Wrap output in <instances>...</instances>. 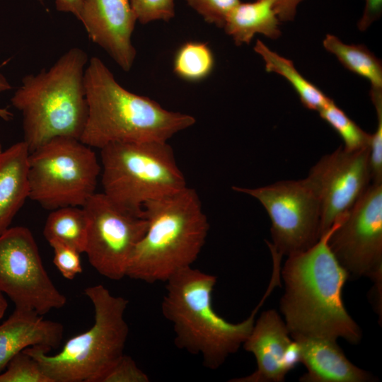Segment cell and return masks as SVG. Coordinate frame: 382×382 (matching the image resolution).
I'll list each match as a JSON object with an SVG mask.
<instances>
[{"label": "cell", "mask_w": 382, "mask_h": 382, "mask_svg": "<svg viewBox=\"0 0 382 382\" xmlns=\"http://www.w3.org/2000/svg\"><path fill=\"white\" fill-rule=\"evenodd\" d=\"M340 221L311 248L289 256L284 263V292L279 307L290 335L342 338L354 345L361 340L360 328L342 301V291L348 275L328 243Z\"/></svg>", "instance_id": "cell-1"}, {"label": "cell", "mask_w": 382, "mask_h": 382, "mask_svg": "<svg viewBox=\"0 0 382 382\" xmlns=\"http://www.w3.org/2000/svg\"><path fill=\"white\" fill-rule=\"evenodd\" d=\"M88 116L79 140L101 149L113 143L168 141L196 122L187 114L168 110L156 101L129 91L97 57L85 69Z\"/></svg>", "instance_id": "cell-2"}, {"label": "cell", "mask_w": 382, "mask_h": 382, "mask_svg": "<svg viewBox=\"0 0 382 382\" xmlns=\"http://www.w3.org/2000/svg\"><path fill=\"white\" fill-rule=\"evenodd\" d=\"M217 277L191 267L180 270L166 283L161 312L173 325L177 347L199 355L209 369H219L236 353L249 335L257 311L272 288L243 321L233 323L220 316L212 305Z\"/></svg>", "instance_id": "cell-3"}, {"label": "cell", "mask_w": 382, "mask_h": 382, "mask_svg": "<svg viewBox=\"0 0 382 382\" xmlns=\"http://www.w3.org/2000/svg\"><path fill=\"white\" fill-rule=\"evenodd\" d=\"M143 215L147 228L131 255L126 277L166 282L197 260L209 231L207 216L197 191L187 186L146 202Z\"/></svg>", "instance_id": "cell-4"}, {"label": "cell", "mask_w": 382, "mask_h": 382, "mask_svg": "<svg viewBox=\"0 0 382 382\" xmlns=\"http://www.w3.org/2000/svg\"><path fill=\"white\" fill-rule=\"evenodd\" d=\"M87 53L70 48L49 69L23 76L11 98L23 116L30 153L59 137L79 139L88 116L84 83Z\"/></svg>", "instance_id": "cell-5"}, {"label": "cell", "mask_w": 382, "mask_h": 382, "mask_svg": "<svg viewBox=\"0 0 382 382\" xmlns=\"http://www.w3.org/2000/svg\"><path fill=\"white\" fill-rule=\"evenodd\" d=\"M94 309L93 325L69 339L50 355L33 347L23 351L35 358L52 382H100L124 354L129 328L125 318L129 301L112 295L102 284L84 289Z\"/></svg>", "instance_id": "cell-6"}, {"label": "cell", "mask_w": 382, "mask_h": 382, "mask_svg": "<svg viewBox=\"0 0 382 382\" xmlns=\"http://www.w3.org/2000/svg\"><path fill=\"white\" fill-rule=\"evenodd\" d=\"M103 193L137 215L146 202L185 188L168 141L113 143L100 149Z\"/></svg>", "instance_id": "cell-7"}, {"label": "cell", "mask_w": 382, "mask_h": 382, "mask_svg": "<svg viewBox=\"0 0 382 382\" xmlns=\"http://www.w3.org/2000/svg\"><path fill=\"white\" fill-rule=\"evenodd\" d=\"M101 166L79 139L54 138L30 153L29 198L44 209L83 207L96 193Z\"/></svg>", "instance_id": "cell-8"}, {"label": "cell", "mask_w": 382, "mask_h": 382, "mask_svg": "<svg viewBox=\"0 0 382 382\" xmlns=\"http://www.w3.org/2000/svg\"><path fill=\"white\" fill-rule=\"evenodd\" d=\"M232 189L255 198L263 206L271 221L272 243H267L281 256L303 253L320 239V202L306 178Z\"/></svg>", "instance_id": "cell-9"}, {"label": "cell", "mask_w": 382, "mask_h": 382, "mask_svg": "<svg viewBox=\"0 0 382 382\" xmlns=\"http://www.w3.org/2000/svg\"><path fill=\"white\" fill-rule=\"evenodd\" d=\"M0 291L16 307L30 308L42 316L66 303L45 270L27 227H10L0 235Z\"/></svg>", "instance_id": "cell-10"}, {"label": "cell", "mask_w": 382, "mask_h": 382, "mask_svg": "<svg viewBox=\"0 0 382 382\" xmlns=\"http://www.w3.org/2000/svg\"><path fill=\"white\" fill-rule=\"evenodd\" d=\"M328 245L348 279L382 284V183H372L331 233Z\"/></svg>", "instance_id": "cell-11"}, {"label": "cell", "mask_w": 382, "mask_h": 382, "mask_svg": "<svg viewBox=\"0 0 382 382\" xmlns=\"http://www.w3.org/2000/svg\"><path fill=\"white\" fill-rule=\"evenodd\" d=\"M83 208L88 222L84 253L90 264L105 278H124L131 255L146 231V218L121 208L103 192H96Z\"/></svg>", "instance_id": "cell-12"}, {"label": "cell", "mask_w": 382, "mask_h": 382, "mask_svg": "<svg viewBox=\"0 0 382 382\" xmlns=\"http://www.w3.org/2000/svg\"><path fill=\"white\" fill-rule=\"evenodd\" d=\"M320 205V237L342 220L371 180L370 149L350 151L342 146L323 156L306 178Z\"/></svg>", "instance_id": "cell-13"}, {"label": "cell", "mask_w": 382, "mask_h": 382, "mask_svg": "<svg viewBox=\"0 0 382 382\" xmlns=\"http://www.w3.org/2000/svg\"><path fill=\"white\" fill-rule=\"evenodd\" d=\"M137 21L130 0H83L81 22L89 38L125 71L137 55L132 41Z\"/></svg>", "instance_id": "cell-14"}, {"label": "cell", "mask_w": 382, "mask_h": 382, "mask_svg": "<svg viewBox=\"0 0 382 382\" xmlns=\"http://www.w3.org/2000/svg\"><path fill=\"white\" fill-rule=\"evenodd\" d=\"M292 341L284 320L274 309L262 312L243 343L257 362L256 370L230 382H282L289 372L284 364L285 352Z\"/></svg>", "instance_id": "cell-15"}, {"label": "cell", "mask_w": 382, "mask_h": 382, "mask_svg": "<svg viewBox=\"0 0 382 382\" xmlns=\"http://www.w3.org/2000/svg\"><path fill=\"white\" fill-rule=\"evenodd\" d=\"M63 333L60 323L45 320L33 309L15 307L0 324V373L15 355L26 348L36 347L47 352L57 348Z\"/></svg>", "instance_id": "cell-16"}, {"label": "cell", "mask_w": 382, "mask_h": 382, "mask_svg": "<svg viewBox=\"0 0 382 382\" xmlns=\"http://www.w3.org/2000/svg\"><path fill=\"white\" fill-rule=\"evenodd\" d=\"M299 347L301 361L307 371L301 382H370L376 378L353 364L337 340L291 335Z\"/></svg>", "instance_id": "cell-17"}, {"label": "cell", "mask_w": 382, "mask_h": 382, "mask_svg": "<svg viewBox=\"0 0 382 382\" xmlns=\"http://www.w3.org/2000/svg\"><path fill=\"white\" fill-rule=\"evenodd\" d=\"M27 144L19 141L3 151L0 156V235L29 198Z\"/></svg>", "instance_id": "cell-18"}, {"label": "cell", "mask_w": 382, "mask_h": 382, "mask_svg": "<svg viewBox=\"0 0 382 382\" xmlns=\"http://www.w3.org/2000/svg\"><path fill=\"white\" fill-rule=\"evenodd\" d=\"M279 25L273 1L256 0L236 5L227 16L223 28L239 46L250 44L256 34L278 38L282 33Z\"/></svg>", "instance_id": "cell-19"}, {"label": "cell", "mask_w": 382, "mask_h": 382, "mask_svg": "<svg viewBox=\"0 0 382 382\" xmlns=\"http://www.w3.org/2000/svg\"><path fill=\"white\" fill-rule=\"evenodd\" d=\"M254 50L262 58L267 72L281 75L291 83L306 108L319 112L332 100L304 78L292 61L271 50L260 40H257Z\"/></svg>", "instance_id": "cell-20"}, {"label": "cell", "mask_w": 382, "mask_h": 382, "mask_svg": "<svg viewBox=\"0 0 382 382\" xmlns=\"http://www.w3.org/2000/svg\"><path fill=\"white\" fill-rule=\"evenodd\" d=\"M88 226V218L83 207L66 206L52 210L46 219L43 235L48 243L59 241L83 253Z\"/></svg>", "instance_id": "cell-21"}, {"label": "cell", "mask_w": 382, "mask_h": 382, "mask_svg": "<svg viewBox=\"0 0 382 382\" xmlns=\"http://www.w3.org/2000/svg\"><path fill=\"white\" fill-rule=\"evenodd\" d=\"M323 45L346 69L367 79L371 89L382 90L381 61L364 45L346 44L337 36L327 34Z\"/></svg>", "instance_id": "cell-22"}, {"label": "cell", "mask_w": 382, "mask_h": 382, "mask_svg": "<svg viewBox=\"0 0 382 382\" xmlns=\"http://www.w3.org/2000/svg\"><path fill=\"white\" fill-rule=\"evenodd\" d=\"M214 66V58L207 43L187 42L176 52L173 60L175 74L187 81L207 77Z\"/></svg>", "instance_id": "cell-23"}, {"label": "cell", "mask_w": 382, "mask_h": 382, "mask_svg": "<svg viewBox=\"0 0 382 382\" xmlns=\"http://www.w3.org/2000/svg\"><path fill=\"white\" fill-rule=\"evenodd\" d=\"M318 112L340 136L346 150L354 151L370 149L371 134L364 131L333 100Z\"/></svg>", "instance_id": "cell-24"}, {"label": "cell", "mask_w": 382, "mask_h": 382, "mask_svg": "<svg viewBox=\"0 0 382 382\" xmlns=\"http://www.w3.org/2000/svg\"><path fill=\"white\" fill-rule=\"evenodd\" d=\"M0 382H52L38 361L24 351L15 355L0 373Z\"/></svg>", "instance_id": "cell-25"}, {"label": "cell", "mask_w": 382, "mask_h": 382, "mask_svg": "<svg viewBox=\"0 0 382 382\" xmlns=\"http://www.w3.org/2000/svg\"><path fill=\"white\" fill-rule=\"evenodd\" d=\"M370 97L377 115V127L370 144L371 180L382 183V90L370 89Z\"/></svg>", "instance_id": "cell-26"}, {"label": "cell", "mask_w": 382, "mask_h": 382, "mask_svg": "<svg viewBox=\"0 0 382 382\" xmlns=\"http://www.w3.org/2000/svg\"><path fill=\"white\" fill-rule=\"evenodd\" d=\"M137 21L147 24L156 21H169L175 15L174 0H130Z\"/></svg>", "instance_id": "cell-27"}, {"label": "cell", "mask_w": 382, "mask_h": 382, "mask_svg": "<svg viewBox=\"0 0 382 382\" xmlns=\"http://www.w3.org/2000/svg\"><path fill=\"white\" fill-rule=\"evenodd\" d=\"M185 1L207 23L223 28L227 16L241 0H185Z\"/></svg>", "instance_id": "cell-28"}, {"label": "cell", "mask_w": 382, "mask_h": 382, "mask_svg": "<svg viewBox=\"0 0 382 382\" xmlns=\"http://www.w3.org/2000/svg\"><path fill=\"white\" fill-rule=\"evenodd\" d=\"M49 244L53 249V263L65 279H73L83 272L81 253L59 241H52Z\"/></svg>", "instance_id": "cell-29"}, {"label": "cell", "mask_w": 382, "mask_h": 382, "mask_svg": "<svg viewBox=\"0 0 382 382\" xmlns=\"http://www.w3.org/2000/svg\"><path fill=\"white\" fill-rule=\"evenodd\" d=\"M149 378L133 359L123 354L105 373L100 382H148Z\"/></svg>", "instance_id": "cell-30"}, {"label": "cell", "mask_w": 382, "mask_h": 382, "mask_svg": "<svg viewBox=\"0 0 382 382\" xmlns=\"http://www.w3.org/2000/svg\"><path fill=\"white\" fill-rule=\"evenodd\" d=\"M382 14V0H365L362 16L357 23L358 29L364 32Z\"/></svg>", "instance_id": "cell-31"}, {"label": "cell", "mask_w": 382, "mask_h": 382, "mask_svg": "<svg viewBox=\"0 0 382 382\" xmlns=\"http://www.w3.org/2000/svg\"><path fill=\"white\" fill-rule=\"evenodd\" d=\"M280 21H294L299 4L303 0H272Z\"/></svg>", "instance_id": "cell-32"}, {"label": "cell", "mask_w": 382, "mask_h": 382, "mask_svg": "<svg viewBox=\"0 0 382 382\" xmlns=\"http://www.w3.org/2000/svg\"><path fill=\"white\" fill-rule=\"evenodd\" d=\"M37 1L43 3L44 0ZM55 6L57 11L71 13L81 21L83 0H55Z\"/></svg>", "instance_id": "cell-33"}, {"label": "cell", "mask_w": 382, "mask_h": 382, "mask_svg": "<svg viewBox=\"0 0 382 382\" xmlns=\"http://www.w3.org/2000/svg\"><path fill=\"white\" fill-rule=\"evenodd\" d=\"M11 88L6 79L0 74V93L10 90ZM0 118L5 121H10L13 118V114L6 108H0Z\"/></svg>", "instance_id": "cell-34"}, {"label": "cell", "mask_w": 382, "mask_h": 382, "mask_svg": "<svg viewBox=\"0 0 382 382\" xmlns=\"http://www.w3.org/2000/svg\"><path fill=\"white\" fill-rule=\"evenodd\" d=\"M8 307V303L4 294L0 291V320L4 317Z\"/></svg>", "instance_id": "cell-35"}, {"label": "cell", "mask_w": 382, "mask_h": 382, "mask_svg": "<svg viewBox=\"0 0 382 382\" xmlns=\"http://www.w3.org/2000/svg\"><path fill=\"white\" fill-rule=\"evenodd\" d=\"M2 152H3V150L1 149V143H0V156H1V154H2Z\"/></svg>", "instance_id": "cell-36"}]
</instances>
